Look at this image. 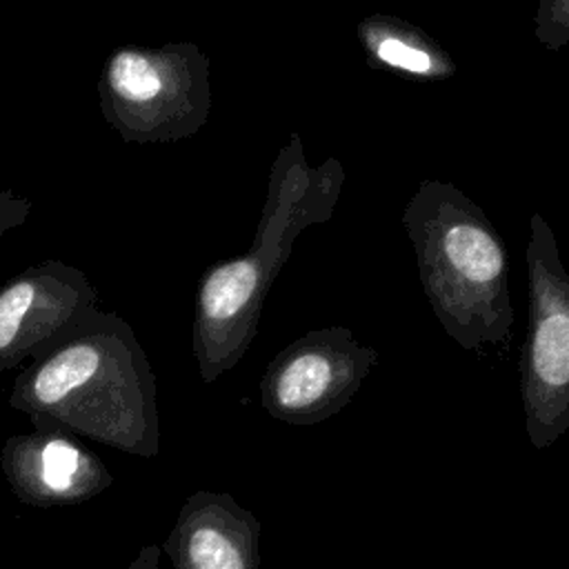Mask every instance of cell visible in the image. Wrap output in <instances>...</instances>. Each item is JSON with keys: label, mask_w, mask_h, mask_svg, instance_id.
<instances>
[{"label": "cell", "mask_w": 569, "mask_h": 569, "mask_svg": "<svg viewBox=\"0 0 569 569\" xmlns=\"http://www.w3.org/2000/svg\"><path fill=\"white\" fill-rule=\"evenodd\" d=\"M9 405L36 427L82 433L153 453L160 436L158 387L131 325L89 309L13 380Z\"/></svg>", "instance_id": "obj_1"}, {"label": "cell", "mask_w": 569, "mask_h": 569, "mask_svg": "<svg viewBox=\"0 0 569 569\" xmlns=\"http://www.w3.org/2000/svg\"><path fill=\"white\" fill-rule=\"evenodd\" d=\"M345 180L338 158L307 160L298 131L278 149L251 249L213 262L198 284L191 345L202 382L218 380L242 360L293 242L309 227L331 220Z\"/></svg>", "instance_id": "obj_2"}, {"label": "cell", "mask_w": 569, "mask_h": 569, "mask_svg": "<svg viewBox=\"0 0 569 569\" xmlns=\"http://www.w3.org/2000/svg\"><path fill=\"white\" fill-rule=\"evenodd\" d=\"M400 222L416 253L420 287L445 333L467 351L509 340V253L485 209L456 184L422 178Z\"/></svg>", "instance_id": "obj_3"}, {"label": "cell", "mask_w": 569, "mask_h": 569, "mask_svg": "<svg viewBox=\"0 0 569 569\" xmlns=\"http://www.w3.org/2000/svg\"><path fill=\"white\" fill-rule=\"evenodd\" d=\"M98 102L124 142L191 138L211 111L209 56L196 42L116 47L98 78Z\"/></svg>", "instance_id": "obj_4"}, {"label": "cell", "mask_w": 569, "mask_h": 569, "mask_svg": "<svg viewBox=\"0 0 569 569\" xmlns=\"http://www.w3.org/2000/svg\"><path fill=\"white\" fill-rule=\"evenodd\" d=\"M529 329L520 356L525 433L533 449L569 431V271L542 213L529 218L525 247Z\"/></svg>", "instance_id": "obj_5"}, {"label": "cell", "mask_w": 569, "mask_h": 569, "mask_svg": "<svg viewBox=\"0 0 569 569\" xmlns=\"http://www.w3.org/2000/svg\"><path fill=\"white\" fill-rule=\"evenodd\" d=\"M378 351L347 327L313 329L278 351L260 378L262 409L291 427L340 413L360 391Z\"/></svg>", "instance_id": "obj_6"}, {"label": "cell", "mask_w": 569, "mask_h": 569, "mask_svg": "<svg viewBox=\"0 0 569 569\" xmlns=\"http://www.w3.org/2000/svg\"><path fill=\"white\" fill-rule=\"evenodd\" d=\"M96 302L87 273L62 260L31 264L7 280L0 287V371L36 360Z\"/></svg>", "instance_id": "obj_7"}, {"label": "cell", "mask_w": 569, "mask_h": 569, "mask_svg": "<svg viewBox=\"0 0 569 569\" xmlns=\"http://www.w3.org/2000/svg\"><path fill=\"white\" fill-rule=\"evenodd\" d=\"M358 42L371 69L389 71L413 82H440L456 76L458 67L425 29L387 13L358 22Z\"/></svg>", "instance_id": "obj_8"}, {"label": "cell", "mask_w": 569, "mask_h": 569, "mask_svg": "<svg viewBox=\"0 0 569 569\" xmlns=\"http://www.w3.org/2000/svg\"><path fill=\"white\" fill-rule=\"evenodd\" d=\"M184 551L191 569H258V520L229 496H204Z\"/></svg>", "instance_id": "obj_9"}, {"label": "cell", "mask_w": 569, "mask_h": 569, "mask_svg": "<svg viewBox=\"0 0 569 569\" xmlns=\"http://www.w3.org/2000/svg\"><path fill=\"white\" fill-rule=\"evenodd\" d=\"M7 451L27 458L38 482L51 493H69L82 476L91 473V456L64 431L40 429L31 436H16L7 442Z\"/></svg>", "instance_id": "obj_10"}, {"label": "cell", "mask_w": 569, "mask_h": 569, "mask_svg": "<svg viewBox=\"0 0 569 569\" xmlns=\"http://www.w3.org/2000/svg\"><path fill=\"white\" fill-rule=\"evenodd\" d=\"M533 36L551 53L569 44V0H540L533 16Z\"/></svg>", "instance_id": "obj_11"}, {"label": "cell", "mask_w": 569, "mask_h": 569, "mask_svg": "<svg viewBox=\"0 0 569 569\" xmlns=\"http://www.w3.org/2000/svg\"><path fill=\"white\" fill-rule=\"evenodd\" d=\"M31 207L33 202L27 196H20L11 189H2L0 191V236L20 227L29 218Z\"/></svg>", "instance_id": "obj_12"}]
</instances>
